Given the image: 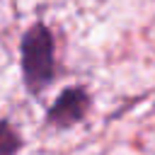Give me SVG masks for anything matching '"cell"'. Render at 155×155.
<instances>
[{
	"instance_id": "obj_2",
	"label": "cell",
	"mask_w": 155,
	"mask_h": 155,
	"mask_svg": "<svg viewBox=\"0 0 155 155\" xmlns=\"http://www.w3.org/2000/svg\"><path fill=\"white\" fill-rule=\"evenodd\" d=\"M90 109V97L82 87H68L48 109V124L58 126V128H68L78 121L85 119Z\"/></svg>"
},
{
	"instance_id": "obj_1",
	"label": "cell",
	"mask_w": 155,
	"mask_h": 155,
	"mask_svg": "<svg viewBox=\"0 0 155 155\" xmlns=\"http://www.w3.org/2000/svg\"><path fill=\"white\" fill-rule=\"evenodd\" d=\"M53 39L44 24H34L22 39V73L31 92L44 90L53 80Z\"/></svg>"
},
{
	"instance_id": "obj_3",
	"label": "cell",
	"mask_w": 155,
	"mask_h": 155,
	"mask_svg": "<svg viewBox=\"0 0 155 155\" xmlns=\"http://www.w3.org/2000/svg\"><path fill=\"white\" fill-rule=\"evenodd\" d=\"M19 145H22V140L12 131V126L7 121H0V155H15L19 150Z\"/></svg>"
}]
</instances>
